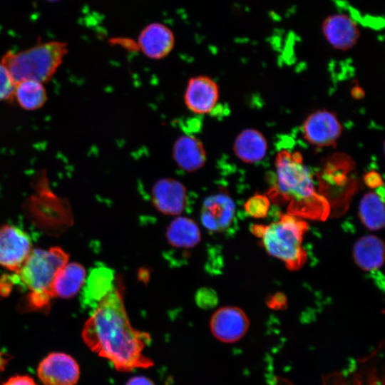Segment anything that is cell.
Returning a JSON list of instances; mask_svg holds the SVG:
<instances>
[{
	"instance_id": "ac0fdd59",
	"label": "cell",
	"mask_w": 385,
	"mask_h": 385,
	"mask_svg": "<svg viewBox=\"0 0 385 385\" xmlns=\"http://www.w3.org/2000/svg\"><path fill=\"white\" fill-rule=\"evenodd\" d=\"M166 238L168 243L176 248L190 249L195 247L201 240L200 230L197 223L187 217H177L168 226Z\"/></svg>"
},
{
	"instance_id": "7c38bea8",
	"label": "cell",
	"mask_w": 385,
	"mask_h": 385,
	"mask_svg": "<svg viewBox=\"0 0 385 385\" xmlns=\"http://www.w3.org/2000/svg\"><path fill=\"white\" fill-rule=\"evenodd\" d=\"M235 213V205L225 192H220L206 197L200 210L202 225L210 232H222L231 225Z\"/></svg>"
},
{
	"instance_id": "5bb4252c",
	"label": "cell",
	"mask_w": 385,
	"mask_h": 385,
	"mask_svg": "<svg viewBox=\"0 0 385 385\" xmlns=\"http://www.w3.org/2000/svg\"><path fill=\"white\" fill-rule=\"evenodd\" d=\"M174 45L173 32L160 23L148 24L138 36V48L145 56L153 60L166 57L173 49Z\"/></svg>"
},
{
	"instance_id": "4316f807",
	"label": "cell",
	"mask_w": 385,
	"mask_h": 385,
	"mask_svg": "<svg viewBox=\"0 0 385 385\" xmlns=\"http://www.w3.org/2000/svg\"><path fill=\"white\" fill-rule=\"evenodd\" d=\"M2 385H36V384L28 376H16L10 378Z\"/></svg>"
},
{
	"instance_id": "52a82bcc",
	"label": "cell",
	"mask_w": 385,
	"mask_h": 385,
	"mask_svg": "<svg viewBox=\"0 0 385 385\" xmlns=\"http://www.w3.org/2000/svg\"><path fill=\"white\" fill-rule=\"evenodd\" d=\"M250 320L245 312L235 306H224L217 309L210 320L212 335L224 343L240 340L247 332Z\"/></svg>"
},
{
	"instance_id": "5b68a950",
	"label": "cell",
	"mask_w": 385,
	"mask_h": 385,
	"mask_svg": "<svg viewBox=\"0 0 385 385\" xmlns=\"http://www.w3.org/2000/svg\"><path fill=\"white\" fill-rule=\"evenodd\" d=\"M67 51L65 43L51 41L38 43L25 51L7 52L1 63L15 84L26 80L42 83L52 78Z\"/></svg>"
},
{
	"instance_id": "603a6c76",
	"label": "cell",
	"mask_w": 385,
	"mask_h": 385,
	"mask_svg": "<svg viewBox=\"0 0 385 385\" xmlns=\"http://www.w3.org/2000/svg\"><path fill=\"white\" fill-rule=\"evenodd\" d=\"M270 206V201L267 196L257 194L248 199L244 207L249 215L255 218H262L267 214Z\"/></svg>"
},
{
	"instance_id": "6da1fadb",
	"label": "cell",
	"mask_w": 385,
	"mask_h": 385,
	"mask_svg": "<svg viewBox=\"0 0 385 385\" xmlns=\"http://www.w3.org/2000/svg\"><path fill=\"white\" fill-rule=\"evenodd\" d=\"M82 336L93 351L108 359L118 371L128 372L154 365L143 353L151 337L131 326L123 295L115 283L95 306Z\"/></svg>"
},
{
	"instance_id": "f546056e",
	"label": "cell",
	"mask_w": 385,
	"mask_h": 385,
	"mask_svg": "<svg viewBox=\"0 0 385 385\" xmlns=\"http://www.w3.org/2000/svg\"><path fill=\"white\" fill-rule=\"evenodd\" d=\"M49 1H56V0H49Z\"/></svg>"
},
{
	"instance_id": "2e32d148",
	"label": "cell",
	"mask_w": 385,
	"mask_h": 385,
	"mask_svg": "<svg viewBox=\"0 0 385 385\" xmlns=\"http://www.w3.org/2000/svg\"><path fill=\"white\" fill-rule=\"evenodd\" d=\"M267 146V139L260 131L255 128H245L235 138L232 149L241 161L255 163L266 156Z\"/></svg>"
},
{
	"instance_id": "f1b7e54d",
	"label": "cell",
	"mask_w": 385,
	"mask_h": 385,
	"mask_svg": "<svg viewBox=\"0 0 385 385\" xmlns=\"http://www.w3.org/2000/svg\"><path fill=\"white\" fill-rule=\"evenodd\" d=\"M6 362V361L5 358L3 356V354L0 352V372L4 368Z\"/></svg>"
},
{
	"instance_id": "4fadbf2b",
	"label": "cell",
	"mask_w": 385,
	"mask_h": 385,
	"mask_svg": "<svg viewBox=\"0 0 385 385\" xmlns=\"http://www.w3.org/2000/svg\"><path fill=\"white\" fill-rule=\"evenodd\" d=\"M322 33L334 48L344 51L354 47L360 36L356 22L344 14L327 16L322 23Z\"/></svg>"
},
{
	"instance_id": "83f0119b",
	"label": "cell",
	"mask_w": 385,
	"mask_h": 385,
	"mask_svg": "<svg viewBox=\"0 0 385 385\" xmlns=\"http://www.w3.org/2000/svg\"><path fill=\"white\" fill-rule=\"evenodd\" d=\"M125 385H155L154 383L147 377L143 376H133L130 378Z\"/></svg>"
},
{
	"instance_id": "7a4b0ae2",
	"label": "cell",
	"mask_w": 385,
	"mask_h": 385,
	"mask_svg": "<svg viewBox=\"0 0 385 385\" xmlns=\"http://www.w3.org/2000/svg\"><path fill=\"white\" fill-rule=\"evenodd\" d=\"M275 168L277 185L271 194L289 202L288 214L314 220L327 217L329 203L317 192L312 173L299 152H278Z\"/></svg>"
},
{
	"instance_id": "9c48e42d",
	"label": "cell",
	"mask_w": 385,
	"mask_h": 385,
	"mask_svg": "<svg viewBox=\"0 0 385 385\" xmlns=\"http://www.w3.org/2000/svg\"><path fill=\"white\" fill-rule=\"evenodd\" d=\"M220 97L219 86L210 77L200 75L191 77L187 83L184 102L186 108L196 115L212 112Z\"/></svg>"
},
{
	"instance_id": "8992f818",
	"label": "cell",
	"mask_w": 385,
	"mask_h": 385,
	"mask_svg": "<svg viewBox=\"0 0 385 385\" xmlns=\"http://www.w3.org/2000/svg\"><path fill=\"white\" fill-rule=\"evenodd\" d=\"M342 130V125L336 113L325 109L311 113L302 125L304 139L318 148L335 146Z\"/></svg>"
},
{
	"instance_id": "d4e9b609",
	"label": "cell",
	"mask_w": 385,
	"mask_h": 385,
	"mask_svg": "<svg viewBox=\"0 0 385 385\" xmlns=\"http://www.w3.org/2000/svg\"><path fill=\"white\" fill-rule=\"evenodd\" d=\"M364 182L366 186L371 189H377L384 185L381 175L374 170L368 172L364 176Z\"/></svg>"
},
{
	"instance_id": "9a60e30c",
	"label": "cell",
	"mask_w": 385,
	"mask_h": 385,
	"mask_svg": "<svg viewBox=\"0 0 385 385\" xmlns=\"http://www.w3.org/2000/svg\"><path fill=\"white\" fill-rule=\"evenodd\" d=\"M172 155L176 165L188 173L202 168L207 160L203 143L191 134L182 135L175 140Z\"/></svg>"
},
{
	"instance_id": "cb8c5ba5",
	"label": "cell",
	"mask_w": 385,
	"mask_h": 385,
	"mask_svg": "<svg viewBox=\"0 0 385 385\" xmlns=\"http://www.w3.org/2000/svg\"><path fill=\"white\" fill-rule=\"evenodd\" d=\"M15 83L5 66L0 62V101L13 98Z\"/></svg>"
},
{
	"instance_id": "d6986e66",
	"label": "cell",
	"mask_w": 385,
	"mask_h": 385,
	"mask_svg": "<svg viewBox=\"0 0 385 385\" xmlns=\"http://www.w3.org/2000/svg\"><path fill=\"white\" fill-rule=\"evenodd\" d=\"M86 271L80 264H66L57 273L54 279L52 294L53 297L68 298L75 295L82 287Z\"/></svg>"
},
{
	"instance_id": "3957f363",
	"label": "cell",
	"mask_w": 385,
	"mask_h": 385,
	"mask_svg": "<svg viewBox=\"0 0 385 385\" xmlns=\"http://www.w3.org/2000/svg\"><path fill=\"white\" fill-rule=\"evenodd\" d=\"M68 260V255L58 247L31 252L11 282H19L28 289L27 302L31 309H41L48 304L53 297L56 275Z\"/></svg>"
},
{
	"instance_id": "44dd1931",
	"label": "cell",
	"mask_w": 385,
	"mask_h": 385,
	"mask_svg": "<svg viewBox=\"0 0 385 385\" xmlns=\"http://www.w3.org/2000/svg\"><path fill=\"white\" fill-rule=\"evenodd\" d=\"M13 98L24 109L34 111L41 108L45 103L47 96L41 83L26 80L15 84Z\"/></svg>"
},
{
	"instance_id": "ba28073f",
	"label": "cell",
	"mask_w": 385,
	"mask_h": 385,
	"mask_svg": "<svg viewBox=\"0 0 385 385\" xmlns=\"http://www.w3.org/2000/svg\"><path fill=\"white\" fill-rule=\"evenodd\" d=\"M29 236L11 225L0 228V265L18 272L31 252Z\"/></svg>"
},
{
	"instance_id": "ffe728a7",
	"label": "cell",
	"mask_w": 385,
	"mask_h": 385,
	"mask_svg": "<svg viewBox=\"0 0 385 385\" xmlns=\"http://www.w3.org/2000/svg\"><path fill=\"white\" fill-rule=\"evenodd\" d=\"M359 216L363 225L370 230H379L384 227V199L376 192L366 193L359 205Z\"/></svg>"
},
{
	"instance_id": "e0dca14e",
	"label": "cell",
	"mask_w": 385,
	"mask_h": 385,
	"mask_svg": "<svg viewBox=\"0 0 385 385\" xmlns=\"http://www.w3.org/2000/svg\"><path fill=\"white\" fill-rule=\"evenodd\" d=\"M352 256L356 265L362 270H376L384 263V243L376 235L363 236L354 245Z\"/></svg>"
},
{
	"instance_id": "8fae6325",
	"label": "cell",
	"mask_w": 385,
	"mask_h": 385,
	"mask_svg": "<svg viewBox=\"0 0 385 385\" xmlns=\"http://www.w3.org/2000/svg\"><path fill=\"white\" fill-rule=\"evenodd\" d=\"M151 201L160 212L167 215H178L186 206V188L176 179L161 178L152 188Z\"/></svg>"
},
{
	"instance_id": "7402d4cb",
	"label": "cell",
	"mask_w": 385,
	"mask_h": 385,
	"mask_svg": "<svg viewBox=\"0 0 385 385\" xmlns=\"http://www.w3.org/2000/svg\"><path fill=\"white\" fill-rule=\"evenodd\" d=\"M113 283V276L111 270L104 267L93 270L88 278L83 291V302L95 307Z\"/></svg>"
},
{
	"instance_id": "484cf974",
	"label": "cell",
	"mask_w": 385,
	"mask_h": 385,
	"mask_svg": "<svg viewBox=\"0 0 385 385\" xmlns=\"http://www.w3.org/2000/svg\"><path fill=\"white\" fill-rule=\"evenodd\" d=\"M267 304L273 309H281L287 304V298L282 293H276L270 297L267 301Z\"/></svg>"
},
{
	"instance_id": "30bf717a",
	"label": "cell",
	"mask_w": 385,
	"mask_h": 385,
	"mask_svg": "<svg viewBox=\"0 0 385 385\" xmlns=\"http://www.w3.org/2000/svg\"><path fill=\"white\" fill-rule=\"evenodd\" d=\"M38 376L44 385H75L79 378L76 361L63 353H51L40 363Z\"/></svg>"
},
{
	"instance_id": "277c9868",
	"label": "cell",
	"mask_w": 385,
	"mask_h": 385,
	"mask_svg": "<svg viewBox=\"0 0 385 385\" xmlns=\"http://www.w3.org/2000/svg\"><path fill=\"white\" fill-rule=\"evenodd\" d=\"M307 229L308 224L299 217L284 214L268 225H254L252 231L262 239L269 255L282 261L288 270H297L307 260L302 239Z\"/></svg>"
}]
</instances>
